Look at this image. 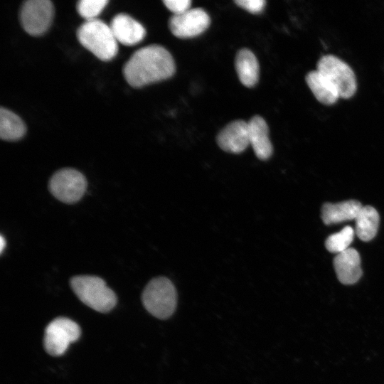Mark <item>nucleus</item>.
Returning a JSON list of instances; mask_svg holds the SVG:
<instances>
[{
  "label": "nucleus",
  "instance_id": "17",
  "mask_svg": "<svg viewBox=\"0 0 384 384\" xmlns=\"http://www.w3.org/2000/svg\"><path fill=\"white\" fill-rule=\"evenodd\" d=\"M355 220L356 233L361 240L370 241L376 235L380 217L373 207L362 206Z\"/></svg>",
  "mask_w": 384,
  "mask_h": 384
},
{
  "label": "nucleus",
  "instance_id": "19",
  "mask_svg": "<svg viewBox=\"0 0 384 384\" xmlns=\"http://www.w3.org/2000/svg\"><path fill=\"white\" fill-rule=\"evenodd\" d=\"M354 230L351 226H346L339 232L329 235L326 241V248L333 253H341L349 248L353 240Z\"/></svg>",
  "mask_w": 384,
  "mask_h": 384
},
{
  "label": "nucleus",
  "instance_id": "11",
  "mask_svg": "<svg viewBox=\"0 0 384 384\" xmlns=\"http://www.w3.org/2000/svg\"><path fill=\"white\" fill-rule=\"evenodd\" d=\"M117 41L124 46H134L146 36L144 27L126 14H118L113 17L110 25Z\"/></svg>",
  "mask_w": 384,
  "mask_h": 384
},
{
  "label": "nucleus",
  "instance_id": "13",
  "mask_svg": "<svg viewBox=\"0 0 384 384\" xmlns=\"http://www.w3.org/2000/svg\"><path fill=\"white\" fill-rule=\"evenodd\" d=\"M248 124L250 144L260 160L268 159L272 154V145L269 138V128L260 116L252 117Z\"/></svg>",
  "mask_w": 384,
  "mask_h": 384
},
{
  "label": "nucleus",
  "instance_id": "3",
  "mask_svg": "<svg viewBox=\"0 0 384 384\" xmlns=\"http://www.w3.org/2000/svg\"><path fill=\"white\" fill-rule=\"evenodd\" d=\"M70 287L78 299L91 309L105 313L117 302L115 293L97 276L77 275L70 280Z\"/></svg>",
  "mask_w": 384,
  "mask_h": 384
},
{
  "label": "nucleus",
  "instance_id": "9",
  "mask_svg": "<svg viewBox=\"0 0 384 384\" xmlns=\"http://www.w3.org/2000/svg\"><path fill=\"white\" fill-rule=\"evenodd\" d=\"M210 23V17L206 11L201 8H195L178 15H173L169 18V27L176 37L190 38L203 33Z\"/></svg>",
  "mask_w": 384,
  "mask_h": 384
},
{
  "label": "nucleus",
  "instance_id": "16",
  "mask_svg": "<svg viewBox=\"0 0 384 384\" xmlns=\"http://www.w3.org/2000/svg\"><path fill=\"white\" fill-rule=\"evenodd\" d=\"M306 82L316 100L325 105L334 104L340 97L335 87L317 70L306 74Z\"/></svg>",
  "mask_w": 384,
  "mask_h": 384
},
{
  "label": "nucleus",
  "instance_id": "8",
  "mask_svg": "<svg viewBox=\"0 0 384 384\" xmlns=\"http://www.w3.org/2000/svg\"><path fill=\"white\" fill-rule=\"evenodd\" d=\"M80 336V328L76 322L65 317L55 318L45 329V350L50 356H61L69 344L77 341Z\"/></svg>",
  "mask_w": 384,
  "mask_h": 384
},
{
  "label": "nucleus",
  "instance_id": "15",
  "mask_svg": "<svg viewBox=\"0 0 384 384\" xmlns=\"http://www.w3.org/2000/svg\"><path fill=\"white\" fill-rule=\"evenodd\" d=\"M362 206L360 202L354 200L326 203L321 208V218L326 225L355 220Z\"/></svg>",
  "mask_w": 384,
  "mask_h": 384
},
{
  "label": "nucleus",
  "instance_id": "21",
  "mask_svg": "<svg viewBox=\"0 0 384 384\" xmlns=\"http://www.w3.org/2000/svg\"><path fill=\"white\" fill-rule=\"evenodd\" d=\"M235 3L240 7L253 14H258L264 10L265 0H236Z\"/></svg>",
  "mask_w": 384,
  "mask_h": 384
},
{
  "label": "nucleus",
  "instance_id": "12",
  "mask_svg": "<svg viewBox=\"0 0 384 384\" xmlns=\"http://www.w3.org/2000/svg\"><path fill=\"white\" fill-rule=\"evenodd\" d=\"M334 267L338 280L343 284L357 282L362 275L361 257L354 248L349 247L334 259Z\"/></svg>",
  "mask_w": 384,
  "mask_h": 384
},
{
  "label": "nucleus",
  "instance_id": "2",
  "mask_svg": "<svg viewBox=\"0 0 384 384\" xmlns=\"http://www.w3.org/2000/svg\"><path fill=\"white\" fill-rule=\"evenodd\" d=\"M80 44L102 61H110L118 52L117 41L109 25L100 19L85 21L77 31Z\"/></svg>",
  "mask_w": 384,
  "mask_h": 384
},
{
  "label": "nucleus",
  "instance_id": "1",
  "mask_svg": "<svg viewBox=\"0 0 384 384\" xmlns=\"http://www.w3.org/2000/svg\"><path fill=\"white\" fill-rule=\"evenodd\" d=\"M123 75L134 88L166 80L176 71L171 53L160 45H149L136 50L125 63Z\"/></svg>",
  "mask_w": 384,
  "mask_h": 384
},
{
  "label": "nucleus",
  "instance_id": "7",
  "mask_svg": "<svg viewBox=\"0 0 384 384\" xmlns=\"http://www.w3.org/2000/svg\"><path fill=\"white\" fill-rule=\"evenodd\" d=\"M54 6L49 0H28L20 9L19 20L23 30L31 36H39L50 28Z\"/></svg>",
  "mask_w": 384,
  "mask_h": 384
},
{
  "label": "nucleus",
  "instance_id": "5",
  "mask_svg": "<svg viewBox=\"0 0 384 384\" xmlns=\"http://www.w3.org/2000/svg\"><path fill=\"white\" fill-rule=\"evenodd\" d=\"M87 185L86 178L81 172L73 168H63L52 175L48 189L58 201L71 204L81 199Z\"/></svg>",
  "mask_w": 384,
  "mask_h": 384
},
{
  "label": "nucleus",
  "instance_id": "6",
  "mask_svg": "<svg viewBox=\"0 0 384 384\" xmlns=\"http://www.w3.org/2000/svg\"><path fill=\"white\" fill-rule=\"evenodd\" d=\"M337 90L340 97H351L357 89L356 78L351 68L333 55L322 56L317 63V69Z\"/></svg>",
  "mask_w": 384,
  "mask_h": 384
},
{
  "label": "nucleus",
  "instance_id": "4",
  "mask_svg": "<svg viewBox=\"0 0 384 384\" xmlns=\"http://www.w3.org/2000/svg\"><path fill=\"white\" fill-rule=\"evenodd\" d=\"M145 309L154 316L166 319L175 311L177 294L172 282L164 277L152 279L142 294Z\"/></svg>",
  "mask_w": 384,
  "mask_h": 384
},
{
  "label": "nucleus",
  "instance_id": "20",
  "mask_svg": "<svg viewBox=\"0 0 384 384\" xmlns=\"http://www.w3.org/2000/svg\"><path fill=\"white\" fill-rule=\"evenodd\" d=\"M108 2L107 0H80L77 3L76 9L85 21H91L97 19Z\"/></svg>",
  "mask_w": 384,
  "mask_h": 384
},
{
  "label": "nucleus",
  "instance_id": "14",
  "mask_svg": "<svg viewBox=\"0 0 384 384\" xmlns=\"http://www.w3.org/2000/svg\"><path fill=\"white\" fill-rule=\"evenodd\" d=\"M235 70L241 83L247 87H254L259 80L260 67L255 54L247 48L238 51L235 60Z\"/></svg>",
  "mask_w": 384,
  "mask_h": 384
},
{
  "label": "nucleus",
  "instance_id": "22",
  "mask_svg": "<svg viewBox=\"0 0 384 384\" xmlns=\"http://www.w3.org/2000/svg\"><path fill=\"white\" fill-rule=\"evenodd\" d=\"M166 7L174 14L178 15L183 14L191 9V1L190 0H164L163 1Z\"/></svg>",
  "mask_w": 384,
  "mask_h": 384
},
{
  "label": "nucleus",
  "instance_id": "10",
  "mask_svg": "<svg viewBox=\"0 0 384 384\" xmlns=\"http://www.w3.org/2000/svg\"><path fill=\"white\" fill-rule=\"evenodd\" d=\"M217 143L226 152L240 154L250 145L248 124L243 120L233 121L217 136Z\"/></svg>",
  "mask_w": 384,
  "mask_h": 384
},
{
  "label": "nucleus",
  "instance_id": "23",
  "mask_svg": "<svg viewBox=\"0 0 384 384\" xmlns=\"http://www.w3.org/2000/svg\"><path fill=\"white\" fill-rule=\"evenodd\" d=\"M0 241H1V247H0V250H1V253H2L3 250H4V247L6 246V241L4 238V237L2 235H1L0 237Z\"/></svg>",
  "mask_w": 384,
  "mask_h": 384
},
{
  "label": "nucleus",
  "instance_id": "18",
  "mask_svg": "<svg viewBox=\"0 0 384 384\" xmlns=\"http://www.w3.org/2000/svg\"><path fill=\"white\" fill-rule=\"evenodd\" d=\"M26 124L14 112L0 108V137L6 141L19 140L25 135Z\"/></svg>",
  "mask_w": 384,
  "mask_h": 384
}]
</instances>
